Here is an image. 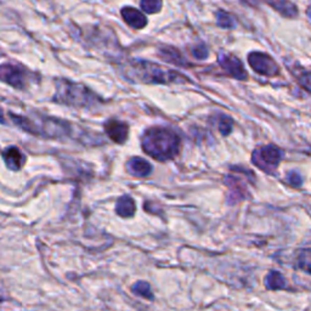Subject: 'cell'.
<instances>
[{
	"label": "cell",
	"mask_w": 311,
	"mask_h": 311,
	"mask_svg": "<svg viewBox=\"0 0 311 311\" xmlns=\"http://www.w3.org/2000/svg\"><path fill=\"white\" fill-rule=\"evenodd\" d=\"M141 145L147 155L159 162H165L179 154L180 138L168 128L154 127L145 132Z\"/></svg>",
	"instance_id": "obj_1"
},
{
	"label": "cell",
	"mask_w": 311,
	"mask_h": 311,
	"mask_svg": "<svg viewBox=\"0 0 311 311\" xmlns=\"http://www.w3.org/2000/svg\"><path fill=\"white\" fill-rule=\"evenodd\" d=\"M12 121L26 132L34 134V135H42L46 138H61V136L70 135L71 127L66 122L60 119L48 118V117H39L34 119L26 118L22 116H13Z\"/></svg>",
	"instance_id": "obj_2"
},
{
	"label": "cell",
	"mask_w": 311,
	"mask_h": 311,
	"mask_svg": "<svg viewBox=\"0 0 311 311\" xmlns=\"http://www.w3.org/2000/svg\"><path fill=\"white\" fill-rule=\"evenodd\" d=\"M55 101L73 107H89L97 105L99 96L84 85L61 79L56 81Z\"/></svg>",
	"instance_id": "obj_3"
},
{
	"label": "cell",
	"mask_w": 311,
	"mask_h": 311,
	"mask_svg": "<svg viewBox=\"0 0 311 311\" xmlns=\"http://www.w3.org/2000/svg\"><path fill=\"white\" fill-rule=\"evenodd\" d=\"M135 77L144 83L154 84H168V83H185L186 77L180 75L176 71L163 70L158 65L151 62L139 61L135 62L133 66Z\"/></svg>",
	"instance_id": "obj_4"
},
{
	"label": "cell",
	"mask_w": 311,
	"mask_h": 311,
	"mask_svg": "<svg viewBox=\"0 0 311 311\" xmlns=\"http://www.w3.org/2000/svg\"><path fill=\"white\" fill-rule=\"evenodd\" d=\"M283 158V151L274 145L263 146L253 152L252 162L265 173H274Z\"/></svg>",
	"instance_id": "obj_5"
},
{
	"label": "cell",
	"mask_w": 311,
	"mask_h": 311,
	"mask_svg": "<svg viewBox=\"0 0 311 311\" xmlns=\"http://www.w3.org/2000/svg\"><path fill=\"white\" fill-rule=\"evenodd\" d=\"M1 79L16 89H23L31 79V72L22 66L4 64L1 66Z\"/></svg>",
	"instance_id": "obj_6"
},
{
	"label": "cell",
	"mask_w": 311,
	"mask_h": 311,
	"mask_svg": "<svg viewBox=\"0 0 311 311\" xmlns=\"http://www.w3.org/2000/svg\"><path fill=\"white\" fill-rule=\"evenodd\" d=\"M248 62L256 73L266 77H275L280 73L278 65L271 56L264 53H250L248 55Z\"/></svg>",
	"instance_id": "obj_7"
},
{
	"label": "cell",
	"mask_w": 311,
	"mask_h": 311,
	"mask_svg": "<svg viewBox=\"0 0 311 311\" xmlns=\"http://www.w3.org/2000/svg\"><path fill=\"white\" fill-rule=\"evenodd\" d=\"M218 62L222 66V68L228 73L229 76L238 80H244L248 77L247 71L244 70L243 64L237 59L236 56L231 55V54L220 53L218 55Z\"/></svg>",
	"instance_id": "obj_8"
},
{
	"label": "cell",
	"mask_w": 311,
	"mask_h": 311,
	"mask_svg": "<svg viewBox=\"0 0 311 311\" xmlns=\"http://www.w3.org/2000/svg\"><path fill=\"white\" fill-rule=\"evenodd\" d=\"M105 132L110 136L111 140L117 144H124L129 134V127L127 123L117 119H111L105 124Z\"/></svg>",
	"instance_id": "obj_9"
},
{
	"label": "cell",
	"mask_w": 311,
	"mask_h": 311,
	"mask_svg": "<svg viewBox=\"0 0 311 311\" xmlns=\"http://www.w3.org/2000/svg\"><path fill=\"white\" fill-rule=\"evenodd\" d=\"M122 17L125 21L128 26H130L134 29H143L146 27L147 18L143 12L139 11L135 7L125 6L122 9Z\"/></svg>",
	"instance_id": "obj_10"
},
{
	"label": "cell",
	"mask_w": 311,
	"mask_h": 311,
	"mask_svg": "<svg viewBox=\"0 0 311 311\" xmlns=\"http://www.w3.org/2000/svg\"><path fill=\"white\" fill-rule=\"evenodd\" d=\"M2 159H4L5 164L7 165V168L11 169V170H20L22 168L26 157L17 147L10 146L7 149L4 150L2 152Z\"/></svg>",
	"instance_id": "obj_11"
},
{
	"label": "cell",
	"mask_w": 311,
	"mask_h": 311,
	"mask_svg": "<svg viewBox=\"0 0 311 311\" xmlns=\"http://www.w3.org/2000/svg\"><path fill=\"white\" fill-rule=\"evenodd\" d=\"M225 184L230 189V198H229L230 203H236V202L244 200L245 196L248 195L244 184L236 176H226Z\"/></svg>",
	"instance_id": "obj_12"
},
{
	"label": "cell",
	"mask_w": 311,
	"mask_h": 311,
	"mask_svg": "<svg viewBox=\"0 0 311 311\" xmlns=\"http://www.w3.org/2000/svg\"><path fill=\"white\" fill-rule=\"evenodd\" d=\"M127 170L128 173L132 174L133 176H138V178H145V176L150 175L152 171V165L150 164L147 160L143 159L140 157H134L132 159L128 160L127 163Z\"/></svg>",
	"instance_id": "obj_13"
},
{
	"label": "cell",
	"mask_w": 311,
	"mask_h": 311,
	"mask_svg": "<svg viewBox=\"0 0 311 311\" xmlns=\"http://www.w3.org/2000/svg\"><path fill=\"white\" fill-rule=\"evenodd\" d=\"M158 55L168 64L176 65V66H185V64H186L181 53L178 49L171 48V46H163V48H160L159 51H158Z\"/></svg>",
	"instance_id": "obj_14"
},
{
	"label": "cell",
	"mask_w": 311,
	"mask_h": 311,
	"mask_svg": "<svg viewBox=\"0 0 311 311\" xmlns=\"http://www.w3.org/2000/svg\"><path fill=\"white\" fill-rule=\"evenodd\" d=\"M116 212L119 217L123 218L133 217L136 212L135 202H134L133 198L129 197V196H122V197L117 201Z\"/></svg>",
	"instance_id": "obj_15"
},
{
	"label": "cell",
	"mask_w": 311,
	"mask_h": 311,
	"mask_svg": "<svg viewBox=\"0 0 311 311\" xmlns=\"http://www.w3.org/2000/svg\"><path fill=\"white\" fill-rule=\"evenodd\" d=\"M270 6L286 17H296L298 15V9L289 0H270Z\"/></svg>",
	"instance_id": "obj_16"
},
{
	"label": "cell",
	"mask_w": 311,
	"mask_h": 311,
	"mask_svg": "<svg viewBox=\"0 0 311 311\" xmlns=\"http://www.w3.org/2000/svg\"><path fill=\"white\" fill-rule=\"evenodd\" d=\"M265 286L267 289H271V291L285 289L287 288V281H286L285 276L278 271H271L265 277Z\"/></svg>",
	"instance_id": "obj_17"
},
{
	"label": "cell",
	"mask_w": 311,
	"mask_h": 311,
	"mask_svg": "<svg viewBox=\"0 0 311 311\" xmlns=\"http://www.w3.org/2000/svg\"><path fill=\"white\" fill-rule=\"evenodd\" d=\"M297 266L311 275V248H303L297 255Z\"/></svg>",
	"instance_id": "obj_18"
},
{
	"label": "cell",
	"mask_w": 311,
	"mask_h": 311,
	"mask_svg": "<svg viewBox=\"0 0 311 311\" xmlns=\"http://www.w3.org/2000/svg\"><path fill=\"white\" fill-rule=\"evenodd\" d=\"M217 23L218 26L225 29H231L236 27V18L233 13L224 11V10H219L217 12Z\"/></svg>",
	"instance_id": "obj_19"
},
{
	"label": "cell",
	"mask_w": 311,
	"mask_h": 311,
	"mask_svg": "<svg viewBox=\"0 0 311 311\" xmlns=\"http://www.w3.org/2000/svg\"><path fill=\"white\" fill-rule=\"evenodd\" d=\"M132 291L135 294H138V296L144 297V298H147L150 300L154 299V296H152V292H151V287H150L149 283L145 282V281H139V282H136L135 285L132 287Z\"/></svg>",
	"instance_id": "obj_20"
},
{
	"label": "cell",
	"mask_w": 311,
	"mask_h": 311,
	"mask_svg": "<svg viewBox=\"0 0 311 311\" xmlns=\"http://www.w3.org/2000/svg\"><path fill=\"white\" fill-rule=\"evenodd\" d=\"M141 9L146 13H157L162 10L163 0H141Z\"/></svg>",
	"instance_id": "obj_21"
},
{
	"label": "cell",
	"mask_w": 311,
	"mask_h": 311,
	"mask_svg": "<svg viewBox=\"0 0 311 311\" xmlns=\"http://www.w3.org/2000/svg\"><path fill=\"white\" fill-rule=\"evenodd\" d=\"M219 130L223 135H229L233 130V119L228 116H224L219 121Z\"/></svg>",
	"instance_id": "obj_22"
},
{
	"label": "cell",
	"mask_w": 311,
	"mask_h": 311,
	"mask_svg": "<svg viewBox=\"0 0 311 311\" xmlns=\"http://www.w3.org/2000/svg\"><path fill=\"white\" fill-rule=\"evenodd\" d=\"M298 83L302 88L311 92V72H303L298 75Z\"/></svg>",
	"instance_id": "obj_23"
},
{
	"label": "cell",
	"mask_w": 311,
	"mask_h": 311,
	"mask_svg": "<svg viewBox=\"0 0 311 311\" xmlns=\"http://www.w3.org/2000/svg\"><path fill=\"white\" fill-rule=\"evenodd\" d=\"M208 54H209L208 49H207V46L204 44H198L192 49V55L197 60L207 59V57H208Z\"/></svg>",
	"instance_id": "obj_24"
},
{
	"label": "cell",
	"mask_w": 311,
	"mask_h": 311,
	"mask_svg": "<svg viewBox=\"0 0 311 311\" xmlns=\"http://www.w3.org/2000/svg\"><path fill=\"white\" fill-rule=\"evenodd\" d=\"M287 181L292 186H302L303 184V178L300 176L299 173L297 171H289L288 175H287Z\"/></svg>",
	"instance_id": "obj_25"
},
{
	"label": "cell",
	"mask_w": 311,
	"mask_h": 311,
	"mask_svg": "<svg viewBox=\"0 0 311 311\" xmlns=\"http://www.w3.org/2000/svg\"><path fill=\"white\" fill-rule=\"evenodd\" d=\"M308 12H309V16L311 17V6L309 7V10H308Z\"/></svg>",
	"instance_id": "obj_26"
}]
</instances>
